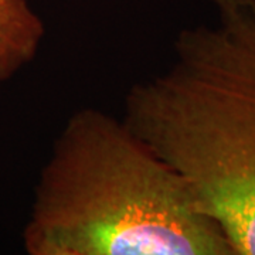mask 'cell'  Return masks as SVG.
Here are the masks:
<instances>
[{"instance_id": "cell-1", "label": "cell", "mask_w": 255, "mask_h": 255, "mask_svg": "<svg viewBox=\"0 0 255 255\" xmlns=\"http://www.w3.org/2000/svg\"><path fill=\"white\" fill-rule=\"evenodd\" d=\"M163 73L133 84L122 121L187 184L234 255H255V0H211Z\"/></svg>"}, {"instance_id": "cell-2", "label": "cell", "mask_w": 255, "mask_h": 255, "mask_svg": "<svg viewBox=\"0 0 255 255\" xmlns=\"http://www.w3.org/2000/svg\"><path fill=\"white\" fill-rule=\"evenodd\" d=\"M28 255H234L187 184L127 127L97 108L55 137L23 230Z\"/></svg>"}, {"instance_id": "cell-3", "label": "cell", "mask_w": 255, "mask_h": 255, "mask_svg": "<svg viewBox=\"0 0 255 255\" xmlns=\"http://www.w3.org/2000/svg\"><path fill=\"white\" fill-rule=\"evenodd\" d=\"M46 27L27 0H0V82L37 57Z\"/></svg>"}]
</instances>
